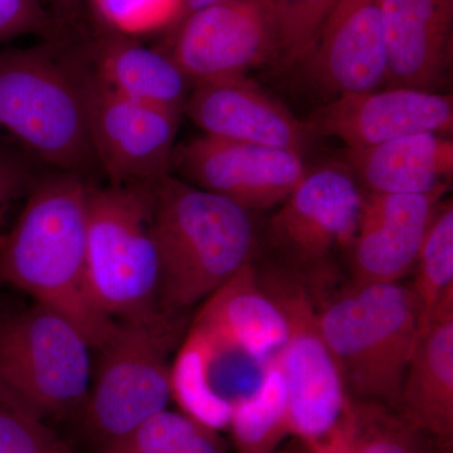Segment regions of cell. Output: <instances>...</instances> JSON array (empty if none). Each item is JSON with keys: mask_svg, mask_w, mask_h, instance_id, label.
<instances>
[{"mask_svg": "<svg viewBox=\"0 0 453 453\" xmlns=\"http://www.w3.org/2000/svg\"><path fill=\"white\" fill-rule=\"evenodd\" d=\"M89 187L81 175L58 170L35 179L16 223L0 238V279L65 316L97 349L116 323L88 295Z\"/></svg>", "mask_w": 453, "mask_h": 453, "instance_id": "cell-1", "label": "cell"}, {"mask_svg": "<svg viewBox=\"0 0 453 453\" xmlns=\"http://www.w3.org/2000/svg\"><path fill=\"white\" fill-rule=\"evenodd\" d=\"M164 315L192 308L255 262L253 211L168 175L151 186Z\"/></svg>", "mask_w": 453, "mask_h": 453, "instance_id": "cell-2", "label": "cell"}, {"mask_svg": "<svg viewBox=\"0 0 453 453\" xmlns=\"http://www.w3.org/2000/svg\"><path fill=\"white\" fill-rule=\"evenodd\" d=\"M88 71L44 47L0 52V136L28 159L85 178L98 166Z\"/></svg>", "mask_w": 453, "mask_h": 453, "instance_id": "cell-3", "label": "cell"}, {"mask_svg": "<svg viewBox=\"0 0 453 453\" xmlns=\"http://www.w3.org/2000/svg\"><path fill=\"white\" fill-rule=\"evenodd\" d=\"M314 299L319 326L349 395L398 411L419 333L411 285L350 281Z\"/></svg>", "mask_w": 453, "mask_h": 453, "instance_id": "cell-4", "label": "cell"}, {"mask_svg": "<svg viewBox=\"0 0 453 453\" xmlns=\"http://www.w3.org/2000/svg\"><path fill=\"white\" fill-rule=\"evenodd\" d=\"M151 186L89 187L88 295L95 308L115 323H154L169 318L159 305Z\"/></svg>", "mask_w": 453, "mask_h": 453, "instance_id": "cell-5", "label": "cell"}, {"mask_svg": "<svg viewBox=\"0 0 453 453\" xmlns=\"http://www.w3.org/2000/svg\"><path fill=\"white\" fill-rule=\"evenodd\" d=\"M88 340L44 306L0 321V402L42 419L85 407L91 387Z\"/></svg>", "mask_w": 453, "mask_h": 453, "instance_id": "cell-6", "label": "cell"}, {"mask_svg": "<svg viewBox=\"0 0 453 453\" xmlns=\"http://www.w3.org/2000/svg\"><path fill=\"white\" fill-rule=\"evenodd\" d=\"M365 192L344 162L308 168L268 220L273 264L318 297L335 288L338 255L356 237Z\"/></svg>", "mask_w": 453, "mask_h": 453, "instance_id": "cell-7", "label": "cell"}, {"mask_svg": "<svg viewBox=\"0 0 453 453\" xmlns=\"http://www.w3.org/2000/svg\"><path fill=\"white\" fill-rule=\"evenodd\" d=\"M257 271L288 325V336L276 360L288 389L290 434L309 447L338 425L350 395L319 326L311 292L276 265L257 267Z\"/></svg>", "mask_w": 453, "mask_h": 453, "instance_id": "cell-8", "label": "cell"}, {"mask_svg": "<svg viewBox=\"0 0 453 453\" xmlns=\"http://www.w3.org/2000/svg\"><path fill=\"white\" fill-rule=\"evenodd\" d=\"M169 318L154 323H116L104 342L85 403L92 434L109 447L155 414L172 398V368L166 362Z\"/></svg>", "mask_w": 453, "mask_h": 453, "instance_id": "cell-9", "label": "cell"}, {"mask_svg": "<svg viewBox=\"0 0 453 453\" xmlns=\"http://www.w3.org/2000/svg\"><path fill=\"white\" fill-rule=\"evenodd\" d=\"M173 28L166 53L195 85L243 77L279 61V26L268 0H223Z\"/></svg>", "mask_w": 453, "mask_h": 453, "instance_id": "cell-10", "label": "cell"}, {"mask_svg": "<svg viewBox=\"0 0 453 453\" xmlns=\"http://www.w3.org/2000/svg\"><path fill=\"white\" fill-rule=\"evenodd\" d=\"M88 121L98 166L111 186H149L170 175L179 113L116 94L88 73Z\"/></svg>", "mask_w": 453, "mask_h": 453, "instance_id": "cell-11", "label": "cell"}, {"mask_svg": "<svg viewBox=\"0 0 453 453\" xmlns=\"http://www.w3.org/2000/svg\"><path fill=\"white\" fill-rule=\"evenodd\" d=\"M172 168L187 183L251 211L281 204L308 172L296 151L207 135L175 148Z\"/></svg>", "mask_w": 453, "mask_h": 453, "instance_id": "cell-12", "label": "cell"}, {"mask_svg": "<svg viewBox=\"0 0 453 453\" xmlns=\"http://www.w3.org/2000/svg\"><path fill=\"white\" fill-rule=\"evenodd\" d=\"M306 122L315 138L339 139L345 149L369 148L414 134L449 135L453 100L445 92L381 88L327 100Z\"/></svg>", "mask_w": 453, "mask_h": 453, "instance_id": "cell-13", "label": "cell"}, {"mask_svg": "<svg viewBox=\"0 0 453 453\" xmlns=\"http://www.w3.org/2000/svg\"><path fill=\"white\" fill-rule=\"evenodd\" d=\"M299 65L330 100L386 88L388 62L380 0H339Z\"/></svg>", "mask_w": 453, "mask_h": 453, "instance_id": "cell-14", "label": "cell"}, {"mask_svg": "<svg viewBox=\"0 0 453 453\" xmlns=\"http://www.w3.org/2000/svg\"><path fill=\"white\" fill-rule=\"evenodd\" d=\"M446 193H365L356 237L349 250L350 281L401 282L412 273L423 240Z\"/></svg>", "mask_w": 453, "mask_h": 453, "instance_id": "cell-15", "label": "cell"}, {"mask_svg": "<svg viewBox=\"0 0 453 453\" xmlns=\"http://www.w3.org/2000/svg\"><path fill=\"white\" fill-rule=\"evenodd\" d=\"M184 105L203 135L303 154L315 135L246 76L198 83Z\"/></svg>", "mask_w": 453, "mask_h": 453, "instance_id": "cell-16", "label": "cell"}, {"mask_svg": "<svg viewBox=\"0 0 453 453\" xmlns=\"http://www.w3.org/2000/svg\"><path fill=\"white\" fill-rule=\"evenodd\" d=\"M386 88L441 92L452 65L453 0H380Z\"/></svg>", "mask_w": 453, "mask_h": 453, "instance_id": "cell-17", "label": "cell"}, {"mask_svg": "<svg viewBox=\"0 0 453 453\" xmlns=\"http://www.w3.org/2000/svg\"><path fill=\"white\" fill-rule=\"evenodd\" d=\"M192 329L211 344L262 365L277 356L288 336L285 316L262 285L256 262L203 301Z\"/></svg>", "mask_w": 453, "mask_h": 453, "instance_id": "cell-18", "label": "cell"}, {"mask_svg": "<svg viewBox=\"0 0 453 453\" xmlns=\"http://www.w3.org/2000/svg\"><path fill=\"white\" fill-rule=\"evenodd\" d=\"M398 412L438 442L453 437V288L419 330L405 372Z\"/></svg>", "mask_w": 453, "mask_h": 453, "instance_id": "cell-19", "label": "cell"}, {"mask_svg": "<svg viewBox=\"0 0 453 453\" xmlns=\"http://www.w3.org/2000/svg\"><path fill=\"white\" fill-rule=\"evenodd\" d=\"M347 164L369 195H428L449 192L453 142L423 133L362 149H345Z\"/></svg>", "mask_w": 453, "mask_h": 453, "instance_id": "cell-20", "label": "cell"}, {"mask_svg": "<svg viewBox=\"0 0 453 453\" xmlns=\"http://www.w3.org/2000/svg\"><path fill=\"white\" fill-rule=\"evenodd\" d=\"M95 68L92 74L116 94L179 115L190 94L192 82L168 53L111 29L95 44Z\"/></svg>", "mask_w": 453, "mask_h": 453, "instance_id": "cell-21", "label": "cell"}, {"mask_svg": "<svg viewBox=\"0 0 453 453\" xmlns=\"http://www.w3.org/2000/svg\"><path fill=\"white\" fill-rule=\"evenodd\" d=\"M442 445L388 405L350 396L333 431L305 449L309 453H438Z\"/></svg>", "mask_w": 453, "mask_h": 453, "instance_id": "cell-22", "label": "cell"}, {"mask_svg": "<svg viewBox=\"0 0 453 453\" xmlns=\"http://www.w3.org/2000/svg\"><path fill=\"white\" fill-rule=\"evenodd\" d=\"M228 426L240 453H275L290 434L288 389L276 357L264 365L255 389L235 402Z\"/></svg>", "mask_w": 453, "mask_h": 453, "instance_id": "cell-23", "label": "cell"}, {"mask_svg": "<svg viewBox=\"0 0 453 453\" xmlns=\"http://www.w3.org/2000/svg\"><path fill=\"white\" fill-rule=\"evenodd\" d=\"M411 288L419 309V330L428 323L438 301L453 288V205L441 203L413 267Z\"/></svg>", "mask_w": 453, "mask_h": 453, "instance_id": "cell-24", "label": "cell"}, {"mask_svg": "<svg viewBox=\"0 0 453 453\" xmlns=\"http://www.w3.org/2000/svg\"><path fill=\"white\" fill-rule=\"evenodd\" d=\"M213 434L186 413L164 410L104 453H219Z\"/></svg>", "mask_w": 453, "mask_h": 453, "instance_id": "cell-25", "label": "cell"}, {"mask_svg": "<svg viewBox=\"0 0 453 453\" xmlns=\"http://www.w3.org/2000/svg\"><path fill=\"white\" fill-rule=\"evenodd\" d=\"M339 0H268L280 32L279 62L295 67L305 58Z\"/></svg>", "mask_w": 453, "mask_h": 453, "instance_id": "cell-26", "label": "cell"}, {"mask_svg": "<svg viewBox=\"0 0 453 453\" xmlns=\"http://www.w3.org/2000/svg\"><path fill=\"white\" fill-rule=\"evenodd\" d=\"M104 25L129 37L174 27L183 0H91Z\"/></svg>", "mask_w": 453, "mask_h": 453, "instance_id": "cell-27", "label": "cell"}, {"mask_svg": "<svg viewBox=\"0 0 453 453\" xmlns=\"http://www.w3.org/2000/svg\"><path fill=\"white\" fill-rule=\"evenodd\" d=\"M0 453H70L38 419L0 402Z\"/></svg>", "mask_w": 453, "mask_h": 453, "instance_id": "cell-28", "label": "cell"}, {"mask_svg": "<svg viewBox=\"0 0 453 453\" xmlns=\"http://www.w3.org/2000/svg\"><path fill=\"white\" fill-rule=\"evenodd\" d=\"M35 179L28 157L0 142V219L14 202L27 196Z\"/></svg>", "mask_w": 453, "mask_h": 453, "instance_id": "cell-29", "label": "cell"}, {"mask_svg": "<svg viewBox=\"0 0 453 453\" xmlns=\"http://www.w3.org/2000/svg\"><path fill=\"white\" fill-rule=\"evenodd\" d=\"M50 20L42 0H0V43L49 31Z\"/></svg>", "mask_w": 453, "mask_h": 453, "instance_id": "cell-30", "label": "cell"}, {"mask_svg": "<svg viewBox=\"0 0 453 453\" xmlns=\"http://www.w3.org/2000/svg\"><path fill=\"white\" fill-rule=\"evenodd\" d=\"M219 2H223V0H183V9H181V16L178 23L187 16H189V14L199 11V9L210 7V5Z\"/></svg>", "mask_w": 453, "mask_h": 453, "instance_id": "cell-31", "label": "cell"}, {"mask_svg": "<svg viewBox=\"0 0 453 453\" xmlns=\"http://www.w3.org/2000/svg\"><path fill=\"white\" fill-rule=\"evenodd\" d=\"M50 2L61 5H74L77 4V3L82 2V0H50Z\"/></svg>", "mask_w": 453, "mask_h": 453, "instance_id": "cell-32", "label": "cell"}, {"mask_svg": "<svg viewBox=\"0 0 453 453\" xmlns=\"http://www.w3.org/2000/svg\"><path fill=\"white\" fill-rule=\"evenodd\" d=\"M438 453H452V443H446V445H442L440 452Z\"/></svg>", "mask_w": 453, "mask_h": 453, "instance_id": "cell-33", "label": "cell"}, {"mask_svg": "<svg viewBox=\"0 0 453 453\" xmlns=\"http://www.w3.org/2000/svg\"><path fill=\"white\" fill-rule=\"evenodd\" d=\"M288 453H309L308 449H305V446L303 445V449H295V447H291V449H288Z\"/></svg>", "mask_w": 453, "mask_h": 453, "instance_id": "cell-34", "label": "cell"}, {"mask_svg": "<svg viewBox=\"0 0 453 453\" xmlns=\"http://www.w3.org/2000/svg\"><path fill=\"white\" fill-rule=\"evenodd\" d=\"M275 453H286V449H283V451H276Z\"/></svg>", "mask_w": 453, "mask_h": 453, "instance_id": "cell-35", "label": "cell"}]
</instances>
